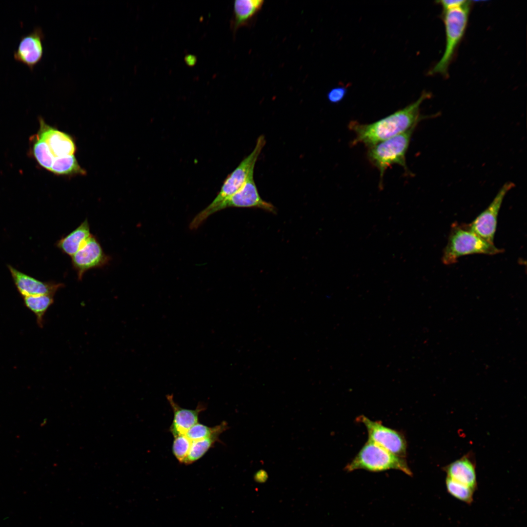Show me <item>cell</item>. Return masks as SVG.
I'll use <instances>...</instances> for the list:
<instances>
[{
  "label": "cell",
  "instance_id": "cell-5",
  "mask_svg": "<svg viewBox=\"0 0 527 527\" xmlns=\"http://www.w3.org/2000/svg\"><path fill=\"white\" fill-rule=\"evenodd\" d=\"M470 1L466 4L443 12L446 45L444 53L430 74L446 75L457 48L463 38L467 25Z\"/></svg>",
  "mask_w": 527,
  "mask_h": 527
},
{
  "label": "cell",
  "instance_id": "cell-26",
  "mask_svg": "<svg viewBox=\"0 0 527 527\" xmlns=\"http://www.w3.org/2000/svg\"><path fill=\"white\" fill-rule=\"evenodd\" d=\"M185 61L187 65L192 66L196 63V58L194 55H188L185 57Z\"/></svg>",
  "mask_w": 527,
  "mask_h": 527
},
{
  "label": "cell",
  "instance_id": "cell-12",
  "mask_svg": "<svg viewBox=\"0 0 527 527\" xmlns=\"http://www.w3.org/2000/svg\"><path fill=\"white\" fill-rule=\"evenodd\" d=\"M43 39V32L39 27L23 36L14 52V59L33 70L42 58Z\"/></svg>",
  "mask_w": 527,
  "mask_h": 527
},
{
  "label": "cell",
  "instance_id": "cell-16",
  "mask_svg": "<svg viewBox=\"0 0 527 527\" xmlns=\"http://www.w3.org/2000/svg\"><path fill=\"white\" fill-rule=\"evenodd\" d=\"M263 0H236L234 2L231 27L234 34L240 27L249 24L261 10Z\"/></svg>",
  "mask_w": 527,
  "mask_h": 527
},
{
  "label": "cell",
  "instance_id": "cell-19",
  "mask_svg": "<svg viewBox=\"0 0 527 527\" xmlns=\"http://www.w3.org/2000/svg\"><path fill=\"white\" fill-rule=\"evenodd\" d=\"M50 171L58 175L85 174V171L79 164L74 155L55 159Z\"/></svg>",
  "mask_w": 527,
  "mask_h": 527
},
{
  "label": "cell",
  "instance_id": "cell-4",
  "mask_svg": "<svg viewBox=\"0 0 527 527\" xmlns=\"http://www.w3.org/2000/svg\"><path fill=\"white\" fill-rule=\"evenodd\" d=\"M266 141L263 135L259 136L254 149L245 157L232 173L228 175L222 188L212 202L199 213L189 224L190 229L197 228L223 202L239 191L245 182L250 172L254 169L256 162Z\"/></svg>",
  "mask_w": 527,
  "mask_h": 527
},
{
  "label": "cell",
  "instance_id": "cell-6",
  "mask_svg": "<svg viewBox=\"0 0 527 527\" xmlns=\"http://www.w3.org/2000/svg\"><path fill=\"white\" fill-rule=\"evenodd\" d=\"M345 469L347 472L364 469L375 472L394 469L412 475L405 458L397 456L368 440Z\"/></svg>",
  "mask_w": 527,
  "mask_h": 527
},
{
  "label": "cell",
  "instance_id": "cell-1",
  "mask_svg": "<svg viewBox=\"0 0 527 527\" xmlns=\"http://www.w3.org/2000/svg\"><path fill=\"white\" fill-rule=\"evenodd\" d=\"M430 96L423 92L415 102L370 124L351 122L349 128L355 134L351 144L361 143L369 147L415 127L423 118L420 114V105Z\"/></svg>",
  "mask_w": 527,
  "mask_h": 527
},
{
  "label": "cell",
  "instance_id": "cell-20",
  "mask_svg": "<svg viewBox=\"0 0 527 527\" xmlns=\"http://www.w3.org/2000/svg\"><path fill=\"white\" fill-rule=\"evenodd\" d=\"M220 434H217L209 438L191 441L188 453L183 464L190 465L201 458L216 442Z\"/></svg>",
  "mask_w": 527,
  "mask_h": 527
},
{
  "label": "cell",
  "instance_id": "cell-8",
  "mask_svg": "<svg viewBox=\"0 0 527 527\" xmlns=\"http://www.w3.org/2000/svg\"><path fill=\"white\" fill-rule=\"evenodd\" d=\"M356 420L365 427L368 441L397 456L405 457L407 442L403 433L384 426L380 422L372 421L363 415L357 417Z\"/></svg>",
  "mask_w": 527,
  "mask_h": 527
},
{
  "label": "cell",
  "instance_id": "cell-3",
  "mask_svg": "<svg viewBox=\"0 0 527 527\" xmlns=\"http://www.w3.org/2000/svg\"><path fill=\"white\" fill-rule=\"evenodd\" d=\"M503 249L483 240L470 229L468 224L452 223L442 261L446 265L456 263L459 258L472 254L493 255L502 253Z\"/></svg>",
  "mask_w": 527,
  "mask_h": 527
},
{
  "label": "cell",
  "instance_id": "cell-22",
  "mask_svg": "<svg viewBox=\"0 0 527 527\" xmlns=\"http://www.w3.org/2000/svg\"><path fill=\"white\" fill-rule=\"evenodd\" d=\"M446 485L447 492L451 495L467 504L472 503L474 489L448 477L446 480Z\"/></svg>",
  "mask_w": 527,
  "mask_h": 527
},
{
  "label": "cell",
  "instance_id": "cell-24",
  "mask_svg": "<svg viewBox=\"0 0 527 527\" xmlns=\"http://www.w3.org/2000/svg\"><path fill=\"white\" fill-rule=\"evenodd\" d=\"M347 93V89L344 86H337L332 88L327 94V98L332 103H338L341 101Z\"/></svg>",
  "mask_w": 527,
  "mask_h": 527
},
{
  "label": "cell",
  "instance_id": "cell-23",
  "mask_svg": "<svg viewBox=\"0 0 527 527\" xmlns=\"http://www.w3.org/2000/svg\"><path fill=\"white\" fill-rule=\"evenodd\" d=\"M191 444L185 435L174 437L172 444V452L176 458L181 463H183L186 457Z\"/></svg>",
  "mask_w": 527,
  "mask_h": 527
},
{
  "label": "cell",
  "instance_id": "cell-17",
  "mask_svg": "<svg viewBox=\"0 0 527 527\" xmlns=\"http://www.w3.org/2000/svg\"><path fill=\"white\" fill-rule=\"evenodd\" d=\"M92 235L88 220L85 219L71 232L58 241L56 245L62 252L72 257Z\"/></svg>",
  "mask_w": 527,
  "mask_h": 527
},
{
  "label": "cell",
  "instance_id": "cell-2",
  "mask_svg": "<svg viewBox=\"0 0 527 527\" xmlns=\"http://www.w3.org/2000/svg\"><path fill=\"white\" fill-rule=\"evenodd\" d=\"M40 128L31 137V152L38 163L50 171L57 158L74 155L76 145L68 134L47 124L40 119Z\"/></svg>",
  "mask_w": 527,
  "mask_h": 527
},
{
  "label": "cell",
  "instance_id": "cell-13",
  "mask_svg": "<svg viewBox=\"0 0 527 527\" xmlns=\"http://www.w3.org/2000/svg\"><path fill=\"white\" fill-rule=\"evenodd\" d=\"M8 268L19 293L23 297L43 294L55 295L64 284L54 282H42L18 270L10 265Z\"/></svg>",
  "mask_w": 527,
  "mask_h": 527
},
{
  "label": "cell",
  "instance_id": "cell-10",
  "mask_svg": "<svg viewBox=\"0 0 527 527\" xmlns=\"http://www.w3.org/2000/svg\"><path fill=\"white\" fill-rule=\"evenodd\" d=\"M72 264L81 280L87 271L108 264L111 257L103 250L97 239L92 235L86 243L71 257Z\"/></svg>",
  "mask_w": 527,
  "mask_h": 527
},
{
  "label": "cell",
  "instance_id": "cell-9",
  "mask_svg": "<svg viewBox=\"0 0 527 527\" xmlns=\"http://www.w3.org/2000/svg\"><path fill=\"white\" fill-rule=\"evenodd\" d=\"M514 186L513 182L505 183L488 207L468 224L471 230L488 243L494 244L498 216L501 205L506 195Z\"/></svg>",
  "mask_w": 527,
  "mask_h": 527
},
{
  "label": "cell",
  "instance_id": "cell-14",
  "mask_svg": "<svg viewBox=\"0 0 527 527\" xmlns=\"http://www.w3.org/2000/svg\"><path fill=\"white\" fill-rule=\"evenodd\" d=\"M168 400L174 413V417L169 430L174 436L185 435L188 430L198 421L199 414L205 409L203 404L199 403L195 409L180 407L175 403L173 395H167Z\"/></svg>",
  "mask_w": 527,
  "mask_h": 527
},
{
  "label": "cell",
  "instance_id": "cell-21",
  "mask_svg": "<svg viewBox=\"0 0 527 527\" xmlns=\"http://www.w3.org/2000/svg\"><path fill=\"white\" fill-rule=\"evenodd\" d=\"M226 422H222L220 425L209 427L197 423L191 427L185 434L191 441L209 438L214 435L221 434L228 428Z\"/></svg>",
  "mask_w": 527,
  "mask_h": 527
},
{
  "label": "cell",
  "instance_id": "cell-25",
  "mask_svg": "<svg viewBox=\"0 0 527 527\" xmlns=\"http://www.w3.org/2000/svg\"><path fill=\"white\" fill-rule=\"evenodd\" d=\"M469 1L464 0H443L439 1L444 11L459 7L467 3Z\"/></svg>",
  "mask_w": 527,
  "mask_h": 527
},
{
  "label": "cell",
  "instance_id": "cell-15",
  "mask_svg": "<svg viewBox=\"0 0 527 527\" xmlns=\"http://www.w3.org/2000/svg\"><path fill=\"white\" fill-rule=\"evenodd\" d=\"M476 466L470 453H468L444 467L447 477L474 490L477 486Z\"/></svg>",
  "mask_w": 527,
  "mask_h": 527
},
{
  "label": "cell",
  "instance_id": "cell-7",
  "mask_svg": "<svg viewBox=\"0 0 527 527\" xmlns=\"http://www.w3.org/2000/svg\"><path fill=\"white\" fill-rule=\"evenodd\" d=\"M415 127L370 146L367 158L370 163L377 168L380 173V187L383 186V179L386 170L391 165L397 164L403 167L408 173L405 155L410 139Z\"/></svg>",
  "mask_w": 527,
  "mask_h": 527
},
{
  "label": "cell",
  "instance_id": "cell-18",
  "mask_svg": "<svg viewBox=\"0 0 527 527\" xmlns=\"http://www.w3.org/2000/svg\"><path fill=\"white\" fill-rule=\"evenodd\" d=\"M54 296L51 294H43L23 297L24 305L34 314L40 328L43 326L45 314L53 304Z\"/></svg>",
  "mask_w": 527,
  "mask_h": 527
},
{
  "label": "cell",
  "instance_id": "cell-11",
  "mask_svg": "<svg viewBox=\"0 0 527 527\" xmlns=\"http://www.w3.org/2000/svg\"><path fill=\"white\" fill-rule=\"evenodd\" d=\"M252 170L241 188L228 199L221 203L214 210V213L229 207H257L274 213L275 206L263 200L260 196L254 179Z\"/></svg>",
  "mask_w": 527,
  "mask_h": 527
}]
</instances>
